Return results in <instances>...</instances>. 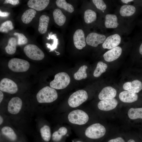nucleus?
Here are the masks:
<instances>
[{
    "instance_id": "nucleus-1",
    "label": "nucleus",
    "mask_w": 142,
    "mask_h": 142,
    "mask_svg": "<svg viewBox=\"0 0 142 142\" xmlns=\"http://www.w3.org/2000/svg\"><path fill=\"white\" fill-rule=\"evenodd\" d=\"M98 116L90 109L78 108L63 113L62 118L71 126H82L99 120Z\"/></svg>"
},
{
    "instance_id": "nucleus-2",
    "label": "nucleus",
    "mask_w": 142,
    "mask_h": 142,
    "mask_svg": "<svg viewBox=\"0 0 142 142\" xmlns=\"http://www.w3.org/2000/svg\"><path fill=\"white\" fill-rule=\"evenodd\" d=\"M79 138L89 142H102L108 135L106 126L99 120L82 126H71Z\"/></svg>"
},
{
    "instance_id": "nucleus-3",
    "label": "nucleus",
    "mask_w": 142,
    "mask_h": 142,
    "mask_svg": "<svg viewBox=\"0 0 142 142\" xmlns=\"http://www.w3.org/2000/svg\"><path fill=\"white\" fill-rule=\"evenodd\" d=\"M88 98V94L86 91L84 90H78L70 96L66 104L61 109V111L63 113L79 108L87 101Z\"/></svg>"
},
{
    "instance_id": "nucleus-4",
    "label": "nucleus",
    "mask_w": 142,
    "mask_h": 142,
    "mask_svg": "<svg viewBox=\"0 0 142 142\" xmlns=\"http://www.w3.org/2000/svg\"><path fill=\"white\" fill-rule=\"evenodd\" d=\"M36 98L39 103H51L57 99L58 94L55 89L47 86L43 88L38 92Z\"/></svg>"
},
{
    "instance_id": "nucleus-5",
    "label": "nucleus",
    "mask_w": 142,
    "mask_h": 142,
    "mask_svg": "<svg viewBox=\"0 0 142 142\" xmlns=\"http://www.w3.org/2000/svg\"><path fill=\"white\" fill-rule=\"evenodd\" d=\"M118 104V102L115 98L100 100L98 102L95 109H94V111L98 116H101L106 113L115 109Z\"/></svg>"
},
{
    "instance_id": "nucleus-6",
    "label": "nucleus",
    "mask_w": 142,
    "mask_h": 142,
    "mask_svg": "<svg viewBox=\"0 0 142 142\" xmlns=\"http://www.w3.org/2000/svg\"><path fill=\"white\" fill-rule=\"evenodd\" d=\"M70 81V77L67 73L60 72L55 75L54 80L50 82V85L54 89H63L68 85Z\"/></svg>"
},
{
    "instance_id": "nucleus-7",
    "label": "nucleus",
    "mask_w": 142,
    "mask_h": 142,
    "mask_svg": "<svg viewBox=\"0 0 142 142\" xmlns=\"http://www.w3.org/2000/svg\"><path fill=\"white\" fill-rule=\"evenodd\" d=\"M72 128L69 125H62L55 130L52 135L53 142H64L71 133Z\"/></svg>"
},
{
    "instance_id": "nucleus-8",
    "label": "nucleus",
    "mask_w": 142,
    "mask_h": 142,
    "mask_svg": "<svg viewBox=\"0 0 142 142\" xmlns=\"http://www.w3.org/2000/svg\"><path fill=\"white\" fill-rule=\"evenodd\" d=\"M8 65L10 69L16 72H26L30 67L29 63L27 61L16 58H12L9 60Z\"/></svg>"
},
{
    "instance_id": "nucleus-9",
    "label": "nucleus",
    "mask_w": 142,
    "mask_h": 142,
    "mask_svg": "<svg viewBox=\"0 0 142 142\" xmlns=\"http://www.w3.org/2000/svg\"><path fill=\"white\" fill-rule=\"evenodd\" d=\"M23 51L26 56L33 60H41L44 57L43 51L34 44H29L26 45L24 47Z\"/></svg>"
},
{
    "instance_id": "nucleus-10",
    "label": "nucleus",
    "mask_w": 142,
    "mask_h": 142,
    "mask_svg": "<svg viewBox=\"0 0 142 142\" xmlns=\"http://www.w3.org/2000/svg\"><path fill=\"white\" fill-rule=\"evenodd\" d=\"M0 90L2 92L13 94L17 92L18 87L14 81L9 78H4L0 81Z\"/></svg>"
},
{
    "instance_id": "nucleus-11",
    "label": "nucleus",
    "mask_w": 142,
    "mask_h": 142,
    "mask_svg": "<svg viewBox=\"0 0 142 142\" xmlns=\"http://www.w3.org/2000/svg\"><path fill=\"white\" fill-rule=\"evenodd\" d=\"M105 39L106 36L104 35L92 32L87 35L86 41L88 45L96 47L99 44L103 43Z\"/></svg>"
},
{
    "instance_id": "nucleus-12",
    "label": "nucleus",
    "mask_w": 142,
    "mask_h": 142,
    "mask_svg": "<svg viewBox=\"0 0 142 142\" xmlns=\"http://www.w3.org/2000/svg\"><path fill=\"white\" fill-rule=\"evenodd\" d=\"M73 39L75 46L79 50L82 49L86 45L85 34L81 29H78L75 31L73 35Z\"/></svg>"
},
{
    "instance_id": "nucleus-13",
    "label": "nucleus",
    "mask_w": 142,
    "mask_h": 142,
    "mask_svg": "<svg viewBox=\"0 0 142 142\" xmlns=\"http://www.w3.org/2000/svg\"><path fill=\"white\" fill-rule=\"evenodd\" d=\"M121 38L118 34L110 35L105 39L102 44L104 49H111L118 46L120 43Z\"/></svg>"
},
{
    "instance_id": "nucleus-14",
    "label": "nucleus",
    "mask_w": 142,
    "mask_h": 142,
    "mask_svg": "<svg viewBox=\"0 0 142 142\" xmlns=\"http://www.w3.org/2000/svg\"><path fill=\"white\" fill-rule=\"evenodd\" d=\"M22 105L21 99L18 97L12 98L9 101L8 105V110L9 113L16 114L20 111Z\"/></svg>"
},
{
    "instance_id": "nucleus-15",
    "label": "nucleus",
    "mask_w": 142,
    "mask_h": 142,
    "mask_svg": "<svg viewBox=\"0 0 142 142\" xmlns=\"http://www.w3.org/2000/svg\"><path fill=\"white\" fill-rule=\"evenodd\" d=\"M117 94L116 90L110 86L103 88L99 93L98 97L100 100L110 99L114 98Z\"/></svg>"
},
{
    "instance_id": "nucleus-16",
    "label": "nucleus",
    "mask_w": 142,
    "mask_h": 142,
    "mask_svg": "<svg viewBox=\"0 0 142 142\" xmlns=\"http://www.w3.org/2000/svg\"><path fill=\"white\" fill-rule=\"evenodd\" d=\"M122 52L121 48L117 46L105 52L103 57L105 61L111 62L118 59L121 55Z\"/></svg>"
},
{
    "instance_id": "nucleus-17",
    "label": "nucleus",
    "mask_w": 142,
    "mask_h": 142,
    "mask_svg": "<svg viewBox=\"0 0 142 142\" xmlns=\"http://www.w3.org/2000/svg\"><path fill=\"white\" fill-rule=\"evenodd\" d=\"M123 88L125 90L137 93L142 89V83L139 80H135L132 82H127L124 83Z\"/></svg>"
},
{
    "instance_id": "nucleus-18",
    "label": "nucleus",
    "mask_w": 142,
    "mask_h": 142,
    "mask_svg": "<svg viewBox=\"0 0 142 142\" xmlns=\"http://www.w3.org/2000/svg\"><path fill=\"white\" fill-rule=\"evenodd\" d=\"M119 96L120 100L121 102L125 103H131L134 102L138 100V97L137 93L126 90L121 92Z\"/></svg>"
},
{
    "instance_id": "nucleus-19",
    "label": "nucleus",
    "mask_w": 142,
    "mask_h": 142,
    "mask_svg": "<svg viewBox=\"0 0 142 142\" xmlns=\"http://www.w3.org/2000/svg\"><path fill=\"white\" fill-rule=\"evenodd\" d=\"M49 0H29L27 3L28 6L37 11L44 9L48 5Z\"/></svg>"
},
{
    "instance_id": "nucleus-20",
    "label": "nucleus",
    "mask_w": 142,
    "mask_h": 142,
    "mask_svg": "<svg viewBox=\"0 0 142 142\" xmlns=\"http://www.w3.org/2000/svg\"><path fill=\"white\" fill-rule=\"evenodd\" d=\"M127 116L130 120L142 119V107L130 108L127 110Z\"/></svg>"
},
{
    "instance_id": "nucleus-21",
    "label": "nucleus",
    "mask_w": 142,
    "mask_h": 142,
    "mask_svg": "<svg viewBox=\"0 0 142 142\" xmlns=\"http://www.w3.org/2000/svg\"><path fill=\"white\" fill-rule=\"evenodd\" d=\"M104 25L105 27L108 28H115L119 25L116 16L114 14H107L105 16Z\"/></svg>"
},
{
    "instance_id": "nucleus-22",
    "label": "nucleus",
    "mask_w": 142,
    "mask_h": 142,
    "mask_svg": "<svg viewBox=\"0 0 142 142\" xmlns=\"http://www.w3.org/2000/svg\"><path fill=\"white\" fill-rule=\"evenodd\" d=\"M54 22L59 26H63L66 20V17L60 9H55L53 13Z\"/></svg>"
},
{
    "instance_id": "nucleus-23",
    "label": "nucleus",
    "mask_w": 142,
    "mask_h": 142,
    "mask_svg": "<svg viewBox=\"0 0 142 142\" xmlns=\"http://www.w3.org/2000/svg\"><path fill=\"white\" fill-rule=\"evenodd\" d=\"M50 20L49 17L46 15H42L39 18L38 31L41 34H44L47 31Z\"/></svg>"
},
{
    "instance_id": "nucleus-24",
    "label": "nucleus",
    "mask_w": 142,
    "mask_h": 142,
    "mask_svg": "<svg viewBox=\"0 0 142 142\" xmlns=\"http://www.w3.org/2000/svg\"><path fill=\"white\" fill-rule=\"evenodd\" d=\"M36 13V11L33 9L27 10L22 15L21 17L22 21L25 24L29 23L35 17Z\"/></svg>"
},
{
    "instance_id": "nucleus-25",
    "label": "nucleus",
    "mask_w": 142,
    "mask_h": 142,
    "mask_svg": "<svg viewBox=\"0 0 142 142\" xmlns=\"http://www.w3.org/2000/svg\"><path fill=\"white\" fill-rule=\"evenodd\" d=\"M136 8L133 6L125 5L122 6L120 10V15L123 17H129L135 12Z\"/></svg>"
},
{
    "instance_id": "nucleus-26",
    "label": "nucleus",
    "mask_w": 142,
    "mask_h": 142,
    "mask_svg": "<svg viewBox=\"0 0 142 142\" xmlns=\"http://www.w3.org/2000/svg\"><path fill=\"white\" fill-rule=\"evenodd\" d=\"M17 45V41L16 38L11 37L9 38L8 41L7 45L5 48L6 53L9 55H13L15 53Z\"/></svg>"
},
{
    "instance_id": "nucleus-27",
    "label": "nucleus",
    "mask_w": 142,
    "mask_h": 142,
    "mask_svg": "<svg viewBox=\"0 0 142 142\" xmlns=\"http://www.w3.org/2000/svg\"><path fill=\"white\" fill-rule=\"evenodd\" d=\"M84 21L86 23L90 24L96 20L97 18V14L92 9H87L84 12Z\"/></svg>"
},
{
    "instance_id": "nucleus-28",
    "label": "nucleus",
    "mask_w": 142,
    "mask_h": 142,
    "mask_svg": "<svg viewBox=\"0 0 142 142\" xmlns=\"http://www.w3.org/2000/svg\"><path fill=\"white\" fill-rule=\"evenodd\" d=\"M102 142H126L125 134H117L107 136Z\"/></svg>"
},
{
    "instance_id": "nucleus-29",
    "label": "nucleus",
    "mask_w": 142,
    "mask_h": 142,
    "mask_svg": "<svg viewBox=\"0 0 142 142\" xmlns=\"http://www.w3.org/2000/svg\"><path fill=\"white\" fill-rule=\"evenodd\" d=\"M41 135L42 139L46 142L49 141L51 139L50 128L47 125H44L40 129Z\"/></svg>"
},
{
    "instance_id": "nucleus-30",
    "label": "nucleus",
    "mask_w": 142,
    "mask_h": 142,
    "mask_svg": "<svg viewBox=\"0 0 142 142\" xmlns=\"http://www.w3.org/2000/svg\"><path fill=\"white\" fill-rule=\"evenodd\" d=\"M57 6L70 13H72L74 9L72 5L67 3L65 0H57L55 1Z\"/></svg>"
},
{
    "instance_id": "nucleus-31",
    "label": "nucleus",
    "mask_w": 142,
    "mask_h": 142,
    "mask_svg": "<svg viewBox=\"0 0 142 142\" xmlns=\"http://www.w3.org/2000/svg\"><path fill=\"white\" fill-rule=\"evenodd\" d=\"M107 67L108 65L106 64L102 61L98 62L94 72V76L96 77H99L102 73L106 72Z\"/></svg>"
},
{
    "instance_id": "nucleus-32",
    "label": "nucleus",
    "mask_w": 142,
    "mask_h": 142,
    "mask_svg": "<svg viewBox=\"0 0 142 142\" xmlns=\"http://www.w3.org/2000/svg\"><path fill=\"white\" fill-rule=\"evenodd\" d=\"M87 68V66L85 65L80 67L78 71L74 74V78L77 80H80L86 78L87 77L86 70Z\"/></svg>"
},
{
    "instance_id": "nucleus-33",
    "label": "nucleus",
    "mask_w": 142,
    "mask_h": 142,
    "mask_svg": "<svg viewBox=\"0 0 142 142\" xmlns=\"http://www.w3.org/2000/svg\"><path fill=\"white\" fill-rule=\"evenodd\" d=\"M2 133L11 140H14L17 138V136L11 127L6 126L1 129Z\"/></svg>"
},
{
    "instance_id": "nucleus-34",
    "label": "nucleus",
    "mask_w": 142,
    "mask_h": 142,
    "mask_svg": "<svg viewBox=\"0 0 142 142\" xmlns=\"http://www.w3.org/2000/svg\"><path fill=\"white\" fill-rule=\"evenodd\" d=\"M14 29L12 22L7 20L2 23L0 27V32L2 33H7Z\"/></svg>"
},
{
    "instance_id": "nucleus-35",
    "label": "nucleus",
    "mask_w": 142,
    "mask_h": 142,
    "mask_svg": "<svg viewBox=\"0 0 142 142\" xmlns=\"http://www.w3.org/2000/svg\"><path fill=\"white\" fill-rule=\"evenodd\" d=\"M14 35L18 37L17 44L18 45L25 44L28 42V39L23 34L15 32L14 33Z\"/></svg>"
},
{
    "instance_id": "nucleus-36",
    "label": "nucleus",
    "mask_w": 142,
    "mask_h": 142,
    "mask_svg": "<svg viewBox=\"0 0 142 142\" xmlns=\"http://www.w3.org/2000/svg\"><path fill=\"white\" fill-rule=\"evenodd\" d=\"M92 1L98 9L102 11L106 9V6L103 0H93Z\"/></svg>"
},
{
    "instance_id": "nucleus-37",
    "label": "nucleus",
    "mask_w": 142,
    "mask_h": 142,
    "mask_svg": "<svg viewBox=\"0 0 142 142\" xmlns=\"http://www.w3.org/2000/svg\"><path fill=\"white\" fill-rule=\"evenodd\" d=\"M50 39L53 40V44L52 45L48 43L46 44L47 47L50 49L49 52L52 51L56 49L58 44V39L57 38L55 34L51 35Z\"/></svg>"
},
{
    "instance_id": "nucleus-38",
    "label": "nucleus",
    "mask_w": 142,
    "mask_h": 142,
    "mask_svg": "<svg viewBox=\"0 0 142 142\" xmlns=\"http://www.w3.org/2000/svg\"><path fill=\"white\" fill-rule=\"evenodd\" d=\"M19 3V0H5L3 4H10L13 5L15 6L18 4Z\"/></svg>"
},
{
    "instance_id": "nucleus-39",
    "label": "nucleus",
    "mask_w": 142,
    "mask_h": 142,
    "mask_svg": "<svg viewBox=\"0 0 142 142\" xmlns=\"http://www.w3.org/2000/svg\"><path fill=\"white\" fill-rule=\"evenodd\" d=\"M126 142H137L135 138L130 134H125Z\"/></svg>"
},
{
    "instance_id": "nucleus-40",
    "label": "nucleus",
    "mask_w": 142,
    "mask_h": 142,
    "mask_svg": "<svg viewBox=\"0 0 142 142\" xmlns=\"http://www.w3.org/2000/svg\"><path fill=\"white\" fill-rule=\"evenodd\" d=\"M72 142H89L84 139L80 138H78L73 139Z\"/></svg>"
},
{
    "instance_id": "nucleus-41",
    "label": "nucleus",
    "mask_w": 142,
    "mask_h": 142,
    "mask_svg": "<svg viewBox=\"0 0 142 142\" xmlns=\"http://www.w3.org/2000/svg\"><path fill=\"white\" fill-rule=\"evenodd\" d=\"M10 14L9 12H2L0 11V16L1 17H7Z\"/></svg>"
},
{
    "instance_id": "nucleus-42",
    "label": "nucleus",
    "mask_w": 142,
    "mask_h": 142,
    "mask_svg": "<svg viewBox=\"0 0 142 142\" xmlns=\"http://www.w3.org/2000/svg\"><path fill=\"white\" fill-rule=\"evenodd\" d=\"M3 98V94L2 91H0V103H1Z\"/></svg>"
},
{
    "instance_id": "nucleus-43",
    "label": "nucleus",
    "mask_w": 142,
    "mask_h": 142,
    "mask_svg": "<svg viewBox=\"0 0 142 142\" xmlns=\"http://www.w3.org/2000/svg\"><path fill=\"white\" fill-rule=\"evenodd\" d=\"M133 0H121V1L123 3H128L133 1Z\"/></svg>"
},
{
    "instance_id": "nucleus-44",
    "label": "nucleus",
    "mask_w": 142,
    "mask_h": 142,
    "mask_svg": "<svg viewBox=\"0 0 142 142\" xmlns=\"http://www.w3.org/2000/svg\"><path fill=\"white\" fill-rule=\"evenodd\" d=\"M139 51L140 54L142 55V43L140 46Z\"/></svg>"
},
{
    "instance_id": "nucleus-45",
    "label": "nucleus",
    "mask_w": 142,
    "mask_h": 142,
    "mask_svg": "<svg viewBox=\"0 0 142 142\" xmlns=\"http://www.w3.org/2000/svg\"><path fill=\"white\" fill-rule=\"evenodd\" d=\"M3 119L2 118L1 116H0V125H1L2 124V123L3 122Z\"/></svg>"
},
{
    "instance_id": "nucleus-46",
    "label": "nucleus",
    "mask_w": 142,
    "mask_h": 142,
    "mask_svg": "<svg viewBox=\"0 0 142 142\" xmlns=\"http://www.w3.org/2000/svg\"><path fill=\"white\" fill-rule=\"evenodd\" d=\"M52 32H51L50 33V34H49V33L48 34V36L49 37H47V38L48 39H50V37H51V33Z\"/></svg>"
},
{
    "instance_id": "nucleus-47",
    "label": "nucleus",
    "mask_w": 142,
    "mask_h": 142,
    "mask_svg": "<svg viewBox=\"0 0 142 142\" xmlns=\"http://www.w3.org/2000/svg\"><path fill=\"white\" fill-rule=\"evenodd\" d=\"M55 52L57 53V55H59L60 54V53L56 51H55Z\"/></svg>"
},
{
    "instance_id": "nucleus-48",
    "label": "nucleus",
    "mask_w": 142,
    "mask_h": 142,
    "mask_svg": "<svg viewBox=\"0 0 142 142\" xmlns=\"http://www.w3.org/2000/svg\"></svg>"
}]
</instances>
